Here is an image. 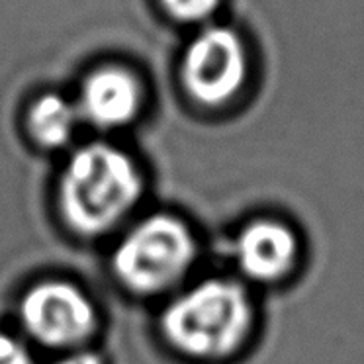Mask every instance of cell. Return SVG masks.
Masks as SVG:
<instances>
[{
  "label": "cell",
  "mask_w": 364,
  "mask_h": 364,
  "mask_svg": "<svg viewBox=\"0 0 364 364\" xmlns=\"http://www.w3.org/2000/svg\"><path fill=\"white\" fill-rule=\"evenodd\" d=\"M143 192L139 166L110 143H88L73 153L59 178L63 222L82 237H98L126 218Z\"/></svg>",
  "instance_id": "obj_1"
},
{
  "label": "cell",
  "mask_w": 364,
  "mask_h": 364,
  "mask_svg": "<svg viewBox=\"0 0 364 364\" xmlns=\"http://www.w3.org/2000/svg\"><path fill=\"white\" fill-rule=\"evenodd\" d=\"M253 323L247 292L230 280H206L174 298L161 317L171 345L196 358H223L243 343Z\"/></svg>",
  "instance_id": "obj_2"
},
{
  "label": "cell",
  "mask_w": 364,
  "mask_h": 364,
  "mask_svg": "<svg viewBox=\"0 0 364 364\" xmlns=\"http://www.w3.org/2000/svg\"><path fill=\"white\" fill-rule=\"evenodd\" d=\"M196 245L188 228L168 214H153L127 231L112 255V269L127 290L157 294L192 267Z\"/></svg>",
  "instance_id": "obj_3"
},
{
  "label": "cell",
  "mask_w": 364,
  "mask_h": 364,
  "mask_svg": "<svg viewBox=\"0 0 364 364\" xmlns=\"http://www.w3.org/2000/svg\"><path fill=\"white\" fill-rule=\"evenodd\" d=\"M18 314L26 333L43 347H77L96 331L95 304L79 286L65 280L32 286L20 300Z\"/></svg>",
  "instance_id": "obj_4"
},
{
  "label": "cell",
  "mask_w": 364,
  "mask_h": 364,
  "mask_svg": "<svg viewBox=\"0 0 364 364\" xmlns=\"http://www.w3.org/2000/svg\"><path fill=\"white\" fill-rule=\"evenodd\" d=\"M247 77L245 49L235 33L212 28L192 41L182 63V80L198 102L220 106L237 92Z\"/></svg>",
  "instance_id": "obj_5"
},
{
  "label": "cell",
  "mask_w": 364,
  "mask_h": 364,
  "mask_svg": "<svg viewBox=\"0 0 364 364\" xmlns=\"http://www.w3.org/2000/svg\"><path fill=\"white\" fill-rule=\"evenodd\" d=\"M141 108V87L134 75L119 67L90 73L80 87L77 110L98 129L127 126Z\"/></svg>",
  "instance_id": "obj_6"
},
{
  "label": "cell",
  "mask_w": 364,
  "mask_h": 364,
  "mask_svg": "<svg viewBox=\"0 0 364 364\" xmlns=\"http://www.w3.org/2000/svg\"><path fill=\"white\" fill-rule=\"evenodd\" d=\"M298 241L292 230L270 220H259L243 230L237 241L241 270L253 280H277L292 269Z\"/></svg>",
  "instance_id": "obj_7"
},
{
  "label": "cell",
  "mask_w": 364,
  "mask_h": 364,
  "mask_svg": "<svg viewBox=\"0 0 364 364\" xmlns=\"http://www.w3.org/2000/svg\"><path fill=\"white\" fill-rule=\"evenodd\" d=\"M79 118L77 104L51 92L33 102L28 114V129L38 145L46 149H59L71 141Z\"/></svg>",
  "instance_id": "obj_8"
},
{
  "label": "cell",
  "mask_w": 364,
  "mask_h": 364,
  "mask_svg": "<svg viewBox=\"0 0 364 364\" xmlns=\"http://www.w3.org/2000/svg\"><path fill=\"white\" fill-rule=\"evenodd\" d=\"M163 4L178 20L196 22L210 16L220 4V0H163Z\"/></svg>",
  "instance_id": "obj_9"
},
{
  "label": "cell",
  "mask_w": 364,
  "mask_h": 364,
  "mask_svg": "<svg viewBox=\"0 0 364 364\" xmlns=\"http://www.w3.org/2000/svg\"><path fill=\"white\" fill-rule=\"evenodd\" d=\"M0 364H33V360L22 341L0 333Z\"/></svg>",
  "instance_id": "obj_10"
},
{
  "label": "cell",
  "mask_w": 364,
  "mask_h": 364,
  "mask_svg": "<svg viewBox=\"0 0 364 364\" xmlns=\"http://www.w3.org/2000/svg\"><path fill=\"white\" fill-rule=\"evenodd\" d=\"M57 364H104L100 355H96L92 350H77V353H71L65 358H61Z\"/></svg>",
  "instance_id": "obj_11"
}]
</instances>
